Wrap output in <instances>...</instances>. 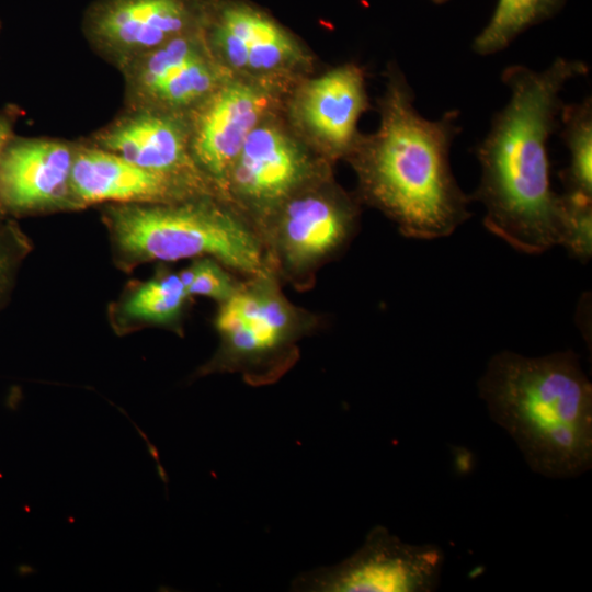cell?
<instances>
[{
  "mask_svg": "<svg viewBox=\"0 0 592 592\" xmlns=\"http://www.w3.org/2000/svg\"><path fill=\"white\" fill-rule=\"evenodd\" d=\"M588 71L582 60L558 57L539 71L510 65L501 73L510 96L476 147L481 177L473 198L485 206V227L521 252L562 242V198L550 184L547 145L558 128L561 92Z\"/></svg>",
  "mask_w": 592,
  "mask_h": 592,
  "instance_id": "cell-1",
  "label": "cell"
},
{
  "mask_svg": "<svg viewBox=\"0 0 592 592\" xmlns=\"http://www.w3.org/2000/svg\"><path fill=\"white\" fill-rule=\"evenodd\" d=\"M378 132L354 158L362 194L408 237L435 239L451 235L469 218L470 198L458 186L449 151L460 133L459 112L437 119L422 116L405 77L389 73L380 102Z\"/></svg>",
  "mask_w": 592,
  "mask_h": 592,
  "instance_id": "cell-2",
  "label": "cell"
},
{
  "mask_svg": "<svg viewBox=\"0 0 592 592\" xmlns=\"http://www.w3.org/2000/svg\"><path fill=\"white\" fill-rule=\"evenodd\" d=\"M490 418L530 468L572 478L592 465V385L572 351L527 357L496 354L478 383Z\"/></svg>",
  "mask_w": 592,
  "mask_h": 592,
  "instance_id": "cell-3",
  "label": "cell"
},
{
  "mask_svg": "<svg viewBox=\"0 0 592 592\" xmlns=\"http://www.w3.org/2000/svg\"><path fill=\"white\" fill-rule=\"evenodd\" d=\"M109 215L119 247L140 259L204 257L250 277L274 274L253 226L213 203H125Z\"/></svg>",
  "mask_w": 592,
  "mask_h": 592,
  "instance_id": "cell-4",
  "label": "cell"
},
{
  "mask_svg": "<svg viewBox=\"0 0 592 592\" xmlns=\"http://www.w3.org/2000/svg\"><path fill=\"white\" fill-rule=\"evenodd\" d=\"M220 304L216 329L220 349L213 368L239 372L266 384L296 360V342L307 331L304 314L280 292L274 274L253 276Z\"/></svg>",
  "mask_w": 592,
  "mask_h": 592,
  "instance_id": "cell-5",
  "label": "cell"
},
{
  "mask_svg": "<svg viewBox=\"0 0 592 592\" xmlns=\"http://www.w3.org/2000/svg\"><path fill=\"white\" fill-rule=\"evenodd\" d=\"M354 205L335 194H293L259 226L271 267L304 277L340 252L356 228Z\"/></svg>",
  "mask_w": 592,
  "mask_h": 592,
  "instance_id": "cell-6",
  "label": "cell"
},
{
  "mask_svg": "<svg viewBox=\"0 0 592 592\" xmlns=\"http://www.w3.org/2000/svg\"><path fill=\"white\" fill-rule=\"evenodd\" d=\"M442 549L402 542L383 526L344 561L298 577L295 590L315 592H430L440 581Z\"/></svg>",
  "mask_w": 592,
  "mask_h": 592,
  "instance_id": "cell-7",
  "label": "cell"
},
{
  "mask_svg": "<svg viewBox=\"0 0 592 592\" xmlns=\"http://www.w3.org/2000/svg\"><path fill=\"white\" fill-rule=\"evenodd\" d=\"M203 0H94L82 29L90 44L117 68L174 37L204 26Z\"/></svg>",
  "mask_w": 592,
  "mask_h": 592,
  "instance_id": "cell-8",
  "label": "cell"
},
{
  "mask_svg": "<svg viewBox=\"0 0 592 592\" xmlns=\"http://www.w3.org/2000/svg\"><path fill=\"white\" fill-rule=\"evenodd\" d=\"M204 38L202 26L119 66L127 107L175 112L206 100L220 76Z\"/></svg>",
  "mask_w": 592,
  "mask_h": 592,
  "instance_id": "cell-9",
  "label": "cell"
},
{
  "mask_svg": "<svg viewBox=\"0 0 592 592\" xmlns=\"http://www.w3.org/2000/svg\"><path fill=\"white\" fill-rule=\"evenodd\" d=\"M92 138L94 147L195 185L198 167L191 153L190 130L174 112L127 107Z\"/></svg>",
  "mask_w": 592,
  "mask_h": 592,
  "instance_id": "cell-10",
  "label": "cell"
},
{
  "mask_svg": "<svg viewBox=\"0 0 592 592\" xmlns=\"http://www.w3.org/2000/svg\"><path fill=\"white\" fill-rule=\"evenodd\" d=\"M308 164L278 129L257 126L246 138L226 183L260 214L259 226L305 181Z\"/></svg>",
  "mask_w": 592,
  "mask_h": 592,
  "instance_id": "cell-11",
  "label": "cell"
},
{
  "mask_svg": "<svg viewBox=\"0 0 592 592\" xmlns=\"http://www.w3.org/2000/svg\"><path fill=\"white\" fill-rule=\"evenodd\" d=\"M264 107V96L250 86L229 83L215 90L198 104L190 130V148L196 166L218 183L226 184Z\"/></svg>",
  "mask_w": 592,
  "mask_h": 592,
  "instance_id": "cell-12",
  "label": "cell"
},
{
  "mask_svg": "<svg viewBox=\"0 0 592 592\" xmlns=\"http://www.w3.org/2000/svg\"><path fill=\"white\" fill-rule=\"evenodd\" d=\"M76 147L52 139H12L0 160V203L25 210L71 195Z\"/></svg>",
  "mask_w": 592,
  "mask_h": 592,
  "instance_id": "cell-13",
  "label": "cell"
},
{
  "mask_svg": "<svg viewBox=\"0 0 592 592\" xmlns=\"http://www.w3.org/2000/svg\"><path fill=\"white\" fill-rule=\"evenodd\" d=\"M191 186L94 146L76 147L71 196L86 203H168Z\"/></svg>",
  "mask_w": 592,
  "mask_h": 592,
  "instance_id": "cell-14",
  "label": "cell"
},
{
  "mask_svg": "<svg viewBox=\"0 0 592 592\" xmlns=\"http://www.w3.org/2000/svg\"><path fill=\"white\" fill-rule=\"evenodd\" d=\"M204 27L229 64L271 70L292 57L294 44L266 14L241 2H208Z\"/></svg>",
  "mask_w": 592,
  "mask_h": 592,
  "instance_id": "cell-15",
  "label": "cell"
},
{
  "mask_svg": "<svg viewBox=\"0 0 592 592\" xmlns=\"http://www.w3.org/2000/svg\"><path fill=\"white\" fill-rule=\"evenodd\" d=\"M367 107L363 70L340 66L308 84L301 100L307 124L335 151L353 147L357 122Z\"/></svg>",
  "mask_w": 592,
  "mask_h": 592,
  "instance_id": "cell-16",
  "label": "cell"
},
{
  "mask_svg": "<svg viewBox=\"0 0 592 592\" xmlns=\"http://www.w3.org/2000/svg\"><path fill=\"white\" fill-rule=\"evenodd\" d=\"M558 127L569 151V164L559 172L565 193L592 200V99L562 105Z\"/></svg>",
  "mask_w": 592,
  "mask_h": 592,
  "instance_id": "cell-17",
  "label": "cell"
},
{
  "mask_svg": "<svg viewBox=\"0 0 592 592\" xmlns=\"http://www.w3.org/2000/svg\"><path fill=\"white\" fill-rule=\"evenodd\" d=\"M565 0H498L471 49L488 56L505 49L520 34L556 13Z\"/></svg>",
  "mask_w": 592,
  "mask_h": 592,
  "instance_id": "cell-18",
  "label": "cell"
},
{
  "mask_svg": "<svg viewBox=\"0 0 592 592\" xmlns=\"http://www.w3.org/2000/svg\"><path fill=\"white\" fill-rule=\"evenodd\" d=\"M189 294L180 274H168L140 286L127 300L129 317L151 322H169L181 312Z\"/></svg>",
  "mask_w": 592,
  "mask_h": 592,
  "instance_id": "cell-19",
  "label": "cell"
},
{
  "mask_svg": "<svg viewBox=\"0 0 592 592\" xmlns=\"http://www.w3.org/2000/svg\"><path fill=\"white\" fill-rule=\"evenodd\" d=\"M220 262L212 258H202L180 273L189 296H204L219 304L229 299L239 288L240 283L224 269Z\"/></svg>",
  "mask_w": 592,
  "mask_h": 592,
  "instance_id": "cell-20",
  "label": "cell"
},
{
  "mask_svg": "<svg viewBox=\"0 0 592 592\" xmlns=\"http://www.w3.org/2000/svg\"><path fill=\"white\" fill-rule=\"evenodd\" d=\"M563 205V238L561 244L583 261L592 253V200L561 195Z\"/></svg>",
  "mask_w": 592,
  "mask_h": 592,
  "instance_id": "cell-21",
  "label": "cell"
},
{
  "mask_svg": "<svg viewBox=\"0 0 592 592\" xmlns=\"http://www.w3.org/2000/svg\"><path fill=\"white\" fill-rule=\"evenodd\" d=\"M13 139V127L11 121L0 114V160L2 158V155L8 147V145ZM1 203H0V210H1Z\"/></svg>",
  "mask_w": 592,
  "mask_h": 592,
  "instance_id": "cell-22",
  "label": "cell"
},
{
  "mask_svg": "<svg viewBox=\"0 0 592 592\" xmlns=\"http://www.w3.org/2000/svg\"><path fill=\"white\" fill-rule=\"evenodd\" d=\"M5 270H7V259L2 249L0 248V287H1L2 278L4 277Z\"/></svg>",
  "mask_w": 592,
  "mask_h": 592,
  "instance_id": "cell-23",
  "label": "cell"
},
{
  "mask_svg": "<svg viewBox=\"0 0 592 592\" xmlns=\"http://www.w3.org/2000/svg\"><path fill=\"white\" fill-rule=\"evenodd\" d=\"M429 1H431V2H433L435 4H442V3L447 2L448 0H429Z\"/></svg>",
  "mask_w": 592,
  "mask_h": 592,
  "instance_id": "cell-24",
  "label": "cell"
}]
</instances>
